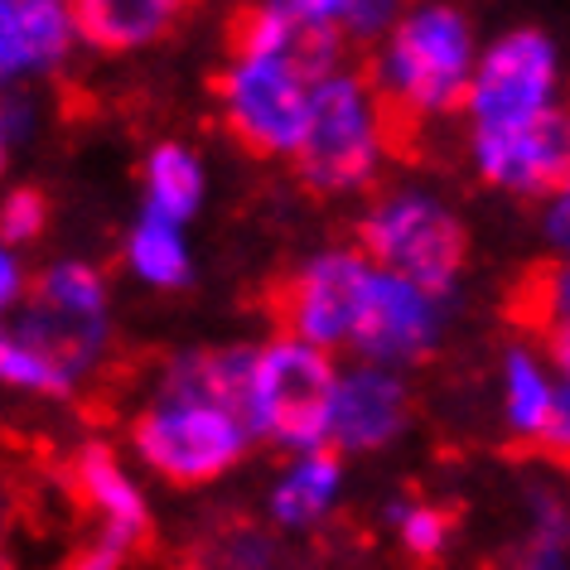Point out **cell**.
<instances>
[{"label":"cell","mask_w":570,"mask_h":570,"mask_svg":"<svg viewBox=\"0 0 570 570\" xmlns=\"http://www.w3.org/2000/svg\"><path fill=\"white\" fill-rule=\"evenodd\" d=\"M107 344V276L88 262H53L0 334V377L30 396L63 402L102 367Z\"/></svg>","instance_id":"obj_1"},{"label":"cell","mask_w":570,"mask_h":570,"mask_svg":"<svg viewBox=\"0 0 570 570\" xmlns=\"http://www.w3.org/2000/svg\"><path fill=\"white\" fill-rule=\"evenodd\" d=\"M247 416L227 402L218 348H194L165 363L150 402L131 416V445L160 479L194 489L227 474L252 445Z\"/></svg>","instance_id":"obj_2"},{"label":"cell","mask_w":570,"mask_h":570,"mask_svg":"<svg viewBox=\"0 0 570 570\" xmlns=\"http://www.w3.org/2000/svg\"><path fill=\"white\" fill-rule=\"evenodd\" d=\"M479 59L483 53L474 49V30H469L460 10L440 6V0H421V6L406 10L396 35L377 49V59L367 63V78L382 92V102L396 121V136H402L406 121L464 111Z\"/></svg>","instance_id":"obj_3"},{"label":"cell","mask_w":570,"mask_h":570,"mask_svg":"<svg viewBox=\"0 0 570 570\" xmlns=\"http://www.w3.org/2000/svg\"><path fill=\"white\" fill-rule=\"evenodd\" d=\"M396 146L402 136H396V121L373 78L358 68H338L315 82L309 131L295 155V175L315 194H358L363 184L377 179L387 150Z\"/></svg>","instance_id":"obj_4"},{"label":"cell","mask_w":570,"mask_h":570,"mask_svg":"<svg viewBox=\"0 0 570 570\" xmlns=\"http://www.w3.org/2000/svg\"><path fill=\"white\" fill-rule=\"evenodd\" d=\"M338 377H344V367L334 363V353L305 344L295 334H276L271 344L256 348L252 406H247L252 435L295 454L330 450Z\"/></svg>","instance_id":"obj_5"},{"label":"cell","mask_w":570,"mask_h":570,"mask_svg":"<svg viewBox=\"0 0 570 570\" xmlns=\"http://www.w3.org/2000/svg\"><path fill=\"white\" fill-rule=\"evenodd\" d=\"M377 271H392L431 295H450L460 281L469 237L450 204L425 189H387L358 218V242Z\"/></svg>","instance_id":"obj_6"},{"label":"cell","mask_w":570,"mask_h":570,"mask_svg":"<svg viewBox=\"0 0 570 570\" xmlns=\"http://www.w3.org/2000/svg\"><path fill=\"white\" fill-rule=\"evenodd\" d=\"M223 121L262 160H295L309 131L315 78L285 59H227L213 82Z\"/></svg>","instance_id":"obj_7"},{"label":"cell","mask_w":570,"mask_h":570,"mask_svg":"<svg viewBox=\"0 0 570 570\" xmlns=\"http://www.w3.org/2000/svg\"><path fill=\"white\" fill-rule=\"evenodd\" d=\"M377 266L363 247H324L301 262L276 291L281 334H295L324 353L353 348V334L363 324L367 291H373Z\"/></svg>","instance_id":"obj_8"},{"label":"cell","mask_w":570,"mask_h":570,"mask_svg":"<svg viewBox=\"0 0 570 570\" xmlns=\"http://www.w3.org/2000/svg\"><path fill=\"white\" fill-rule=\"evenodd\" d=\"M556 88H561V63L556 45L537 30H512L479 59V73L464 97L469 136H498L556 111Z\"/></svg>","instance_id":"obj_9"},{"label":"cell","mask_w":570,"mask_h":570,"mask_svg":"<svg viewBox=\"0 0 570 570\" xmlns=\"http://www.w3.org/2000/svg\"><path fill=\"white\" fill-rule=\"evenodd\" d=\"M440 334H445V295H431L392 271H377L373 291H367L363 324L353 334V353L358 363L373 367H411L431 358Z\"/></svg>","instance_id":"obj_10"},{"label":"cell","mask_w":570,"mask_h":570,"mask_svg":"<svg viewBox=\"0 0 570 570\" xmlns=\"http://www.w3.org/2000/svg\"><path fill=\"white\" fill-rule=\"evenodd\" d=\"M469 160L479 179L503 194L551 198L570 184V111H547V117L498 136H469Z\"/></svg>","instance_id":"obj_11"},{"label":"cell","mask_w":570,"mask_h":570,"mask_svg":"<svg viewBox=\"0 0 570 570\" xmlns=\"http://www.w3.org/2000/svg\"><path fill=\"white\" fill-rule=\"evenodd\" d=\"M411 421V392L392 367L353 363L338 377L334 396V421H330V445L338 454H363L382 450L406 431Z\"/></svg>","instance_id":"obj_12"},{"label":"cell","mask_w":570,"mask_h":570,"mask_svg":"<svg viewBox=\"0 0 570 570\" xmlns=\"http://www.w3.org/2000/svg\"><path fill=\"white\" fill-rule=\"evenodd\" d=\"M82 45L73 0H0V73L6 82L49 78Z\"/></svg>","instance_id":"obj_13"},{"label":"cell","mask_w":570,"mask_h":570,"mask_svg":"<svg viewBox=\"0 0 570 570\" xmlns=\"http://www.w3.org/2000/svg\"><path fill=\"white\" fill-rule=\"evenodd\" d=\"M73 489L78 498L97 512V522H102V537H117L126 547H146L150 537V508L140 489L131 483V474L121 469V460L111 454V445L102 440H92V445H82L73 454Z\"/></svg>","instance_id":"obj_14"},{"label":"cell","mask_w":570,"mask_h":570,"mask_svg":"<svg viewBox=\"0 0 570 570\" xmlns=\"http://www.w3.org/2000/svg\"><path fill=\"white\" fill-rule=\"evenodd\" d=\"M194 0H73L82 45L97 53H136L175 30Z\"/></svg>","instance_id":"obj_15"},{"label":"cell","mask_w":570,"mask_h":570,"mask_svg":"<svg viewBox=\"0 0 570 570\" xmlns=\"http://www.w3.org/2000/svg\"><path fill=\"white\" fill-rule=\"evenodd\" d=\"M512 320L532 338H541L556 373H570V256L537 266L512 295Z\"/></svg>","instance_id":"obj_16"},{"label":"cell","mask_w":570,"mask_h":570,"mask_svg":"<svg viewBox=\"0 0 570 570\" xmlns=\"http://www.w3.org/2000/svg\"><path fill=\"white\" fill-rule=\"evenodd\" d=\"M556 382L551 367L541 363V353L527 344H512L508 358H503V406H508V425L512 435L527 440V445H541L551 431V416H556Z\"/></svg>","instance_id":"obj_17"},{"label":"cell","mask_w":570,"mask_h":570,"mask_svg":"<svg viewBox=\"0 0 570 570\" xmlns=\"http://www.w3.org/2000/svg\"><path fill=\"white\" fill-rule=\"evenodd\" d=\"M338 483H344V464L338 450H309L295 454V464L281 474V483L271 489V518L281 527H315L324 512L334 508Z\"/></svg>","instance_id":"obj_18"},{"label":"cell","mask_w":570,"mask_h":570,"mask_svg":"<svg viewBox=\"0 0 570 570\" xmlns=\"http://www.w3.org/2000/svg\"><path fill=\"white\" fill-rule=\"evenodd\" d=\"M126 266H131L136 281L155 285V291H179V285H189L194 256H189V242H184V223L140 208L136 227L126 233Z\"/></svg>","instance_id":"obj_19"},{"label":"cell","mask_w":570,"mask_h":570,"mask_svg":"<svg viewBox=\"0 0 570 570\" xmlns=\"http://www.w3.org/2000/svg\"><path fill=\"white\" fill-rule=\"evenodd\" d=\"M198 204H204V165L189 146L179 140H160L146 155V208L165 213L175 223H189Z\"/></svg>","instance_id":"obj_20"},{"label":"cell","mask_w":570,"mask_h":570,"mask_svg":"<svg viewBox=\"0 0 570 570\" xmlns=\"http://www.w3.org/2000/svg\"><path fill=\"white\" fill-rule=\"evenodd\" d=\"M537 527L493 570H570V508L556 493H532Z\"/></svg>","instance_id":"obj_21"},{"label":"cell","mask_w":570,"mask_h":570,"mask_svg":"<svg viewBox=\"0 0 570 570\" xmlns=\"http://www.w3.org/2000/svg\"><path fill=\"white\" fill-rule=\"evenodd\" d=\"M204 570H276L281 547L271 541L262 527H218L204 541Z\"/></svg>","instance_id":"obj_22"},{"label":"cell","mask_w":570,"mask_h":570,"mask_svg":"<svg viewBox=\"0 0 570 570\" xmlns=\"http://www.w3.org/2000/svg\"><path fill=\"white\" fill-rule=\"evenodd\" d=\"M392 522L402 532V547L421 561H435L450 541V512L431 503H392Z\"/></svg>","instance_id":"obj_23"},{"label":"cell","mask_w":570,"mask_h":570,"mask_svg":"<svg viewBox=\"0 0 570 570\" xmlns=\"http://www.w3.org/2000/svg\"><path fill=\"white\" fill-rule=\"evenodd\" d=\"M49 227V198L39 189H10L6 208H0V237H6L10 252L30 247V242Z\"/></svg>","instance_id":"obj_24"},{"label":"cell","mask_w":570,"mask_h":570,"mask_svg":"<svg viewBox=\"0 0 570 570\" xmlns=\"http://www.w3.org/2000/svg\"><path fill=\"white\" fill-rule=\"evenodd\" d=\"M406 0H353L348 20H344V39L348 45H387L396 35V24L406 20Z\"/></svg>","instance_id":"obj_25"},{"label":"cell","mask_w":570,"mask_h":570,"mask_svg":"<svg viewBox=\"0 0 570 570\" xmlns=\"http://www.w3.org/2000/svg\"><path fill=\"white\" fill-rule=\"evenodd\" d=\"M301 24H315V30H338L344 35V20H348V6L353 0H281Z\"/></svg>","instance_id":"obj_26"},{"label":"cell","mask_w":570,"mask_h":570,"mask_svg":"<svg viewBox=\"0 0 570 570\" xmlns=\"http://www.w3.org/2000/svg\"><path fill=\"white\" fill-rule=\"evenodd\" d=\"M541 450L570 469V373H561V382H556V416H551V431L541 440Z\"/></svg>","instance_id":"obj_27"},{"label":"cell","mask_w":570,"mask_h":570,"mask_svg":"<svg viewBox=\"0 0 570 570\" xmlns=\"http://www.w3.org/2000/svg\"><path fill=\"white\" fill-rule=\"evenodd\" d=\"M30 285H35V276L24 271V262H20V252H0V305L6 309H20L24 305V295H30Z\"/></svg>","instance_id":"obj_28"},{"label":"cell","mask_w":570,"mask_h":570,"mask_svg":"<svg viewBox=\"0 0 570 570\" xmlns=\"http://www.w3.org/2000/svg\"><path fill=\"white\" fill-rule=\"evenodd\" d=\"M541 227H547V237H551V247L570 256V184L561 194H551L547 198V218H541Z\"/></svg>","instance_id":"obj_29"},{"label":"cell","mask_w":570,"mask_h":570,"mask_svg":"<svg viewBox=\"0 0 570 570\" xmlns=\"http://www.w3.org/2000/svg\"><path fill=\"white\" fill-rule=\"evenodd\" d=\"M30 126H35V102H30V97H16V92H10V97H6V146L16 150L20 136H30Z\"/></svg>","instance_id":"obj_30"}]
</instances>
